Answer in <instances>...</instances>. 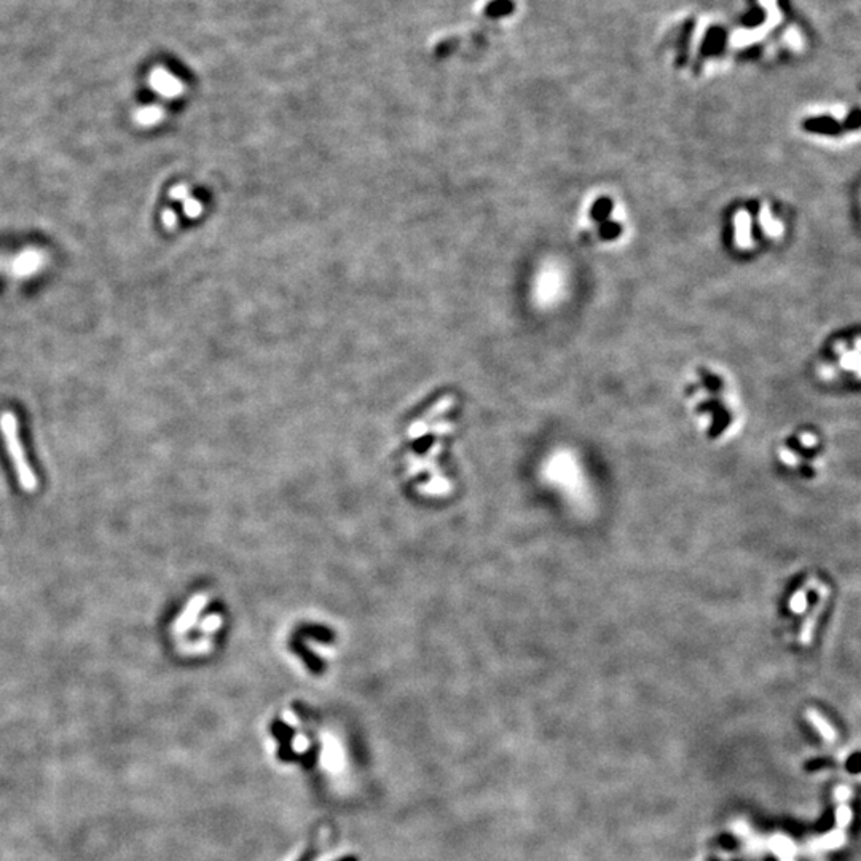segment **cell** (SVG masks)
Masks as SVG:
<instances>
[{
	"mask_svg": "<svg viewBox=\"0 0 861 861\" xmlns=\"http://www.w3.org/2000/svg\"><path fill=\"white\" fill-rule=\"evenodd\" d=\"M830 595V587L818 577H809L794 590L793 597L790 598L788 609L790 617L796 620L794 633L799 643H809L812 640L815 624L825 609Z\"/></svg>",
	"mask_w": 861,
	"mask_h": 861,
	"instance_id": "obj_1",
	"label": "cell"
},
{
	"mask_svg": "<svg viewBox=\"0 0 861 861\" xmlns=\"http://www.w3.org/2000/svg\"><path fill=\"white\" fill-rule=\"evenodd\" d=\"M793 441V443L788 442L780 448V461L804 479H817L825 468L818 438L804 432Z\"/></svg>",
	"mask_w": 861,
	"mask_h": 861,
	"instance_id": "obj_2",
	"label": "cell"
},
{
	"mask_svg": "<svg viewBox=\"0 0 861 861\" xmlns=\"http://www.w3.org/2000/svg\"><path fill=\"white\" fill-rule=\"evenodd\" d=\"M0 431H2L5 448H7L8 458L12 459L21 488L32 493L37 488V479L24 453L23 443H21L18 418L13 411H3L0 415Z\"/></svg>",
	"mask_w": 861,
	"mask_h": 861,
	"instance_id": "obj_3",
	"label": "cell"
},
{
	"mask_svg": "<svg viewBox=\"0 0 861 861\" xmlns=\"http://www.w3.org/2000/svg\"><path fill=\"white\" fill-rule=\"evenodd\" d=\"M46 264V254L44 250L31 248L21 250L19 254L10 255L5 273L13 278H29L34 273L40 271Z\"/></svg>",
	"mask_w": 861,
	"mask_h": 861,
	"instance_id": "obj_4",
	"label": "cell"
},
{
	"mask_svg": "<svg viewBox=\"0 0 861 861\" xmlns=\"http://www.w3.org/2000/svg\"><path fill=\"white\" fill-rule=\"evenodd\" d=\"M270 731L278 742V759L281 762L300 761V755H297L292 748V740L296 739V729L286 724L284 721L275 719L270 726Z\"/></svg>",
	"mask_w": 861,
	"mask_h": 861,
	"instance_id": "obj_5",
	"label": "cell"
},
{
	"mask_svg": "<svg viewBox=\"0 0 861 861\" xmlns=\"http://www.w3.org/2000/svg\"><path fill=\"white\" fill-rule=\"evenodd\" d=\"M151 87L164 98H176L182 93V83L162 67L155 69L151 74Z\"/></svg>",
	"mask_w": 861,
	"mask_h": 861,
	"instance_id": "obj_6",
	"label": "cell"
},
{
	"mask_svg": "<svg viewBox=\"0 0 861 861\" xmlns=\"http://www.w3.org/2000/svg\"><path fill=\"white\" fill-rule=\"evenodd\" d=\"M162 117H163V110L160 109V107H146V109L137 112L136 121L141 123V125L144 126H148L162 120Z\"/></svg>",
	"mask_w": 861,
	"mask_h": 861,
	"instance_id": "obj_7",
	"label": "cell"
},
{
	"mask_svg": "<svg viewBox=\"0 0 861 861\" xmlns=\"http://www.w3.org/2000/svg\"><path fill=\"white\" fill-rule=\"evenodd\" d=\"M809 718H810V721H812V724H814V726L817 727L818 732H820V734H821L823 737H825L826 740L833 742L834 739H836V735H834L833 727H831L830 724H828L826 721L823 719L820 715L815 713V711H809Z\"/></svg>",
	"mask_w": 861,
	"mask_h": 861,
	"instance_id": "obj_8",
	"label": "cell"
},
{
	"mask_svg": "<svg viewBox=\"0 0 861 861\" xmlns=\"http://www.w3.org/2000/svg\"><path fill=\"white\" fill-rule=\"evenodd\" d=\"M318 852H319L318 846H316V844H314V842H312V844H309V847H308L307 850H305V853L302 855L300 860H298V861H314V858H316Z\"/></svg>",
	"mask_w": 861,
	"mask_h": 861,
	"instance_id": "obj_9",
	"label": "cell"
},
{
	"mask_svg": "<svg viewBox=\"0 0 861 861\" xmlns=\"http://www.w3.org/2000/svg\"><path fill=\"white\" fill-rule=\"evenodd\" d=\"M831 764L833 762L830 761V759H825V758H823V759H814V761L807 762L805 766H804V769H807V771H815V769H820L823 766H831Z\"/></svg>",
	"mask_w": 861,
	"mask_h": 861,
	"instance_id": "obj_10",
	"label": "cell"
},
{
	"mask_svg": "<svg viewBox=\"0 0 861 861\" xmlns=\"http://www.w3.org/2000/svg\"><path fill=\"white\" fill-rule=\"evenodd\" d=\"M163 222L167 228H173L176 225V214L173 211H164Z\"/></svg>",
	"mask_w": 861,
	"mask_h": 861,
	"instance_id": "obj_11",
	"label": "cell"
},
{
	"mask_svg": "<svg viewBox=\"0 0 861 861\" xmlns=\"http://www.w3.org/2000/svg\"><path fill=\"white\" fill-rule=\"evenodd\" d=\"M849 820H850V810L847 805H844L839 809V823H841V825H847Z\"/></svg>",
	"mask_w": 861,
	"mask_h": 861,
	"instance_id": "obj_12",
	"label": "cell"
},
{
	"mask_svg": "<svg viewBox=\"0 0 861 861\" xmlns=\"http://www.w3.org/2000/svg\"><path fill=\"white\" fill-rule=\"evenodd\" d=\"M8 260H10V255H0V271H5Z\"/></svg>",
	"mask_w": 861,
	"mask_h": 861,
	"instance_id": "obj_13",
	"label": "cell"
},
{
	"mask_svg": "<svg viewBox=\"0 0 861 861\" xmlns=\"http://www.w3.org/2000/svg\"><path fill=\"white\" fill-rule=\"evenodd\" d=\"M336 861H359V858L355 857V855H346V857H341Z\"/></svg>",
	"mask_w": 861,
	"mask_h": 861,
	"instance_id": "obj_14",
	"label": "cell"
}]
</instances>
